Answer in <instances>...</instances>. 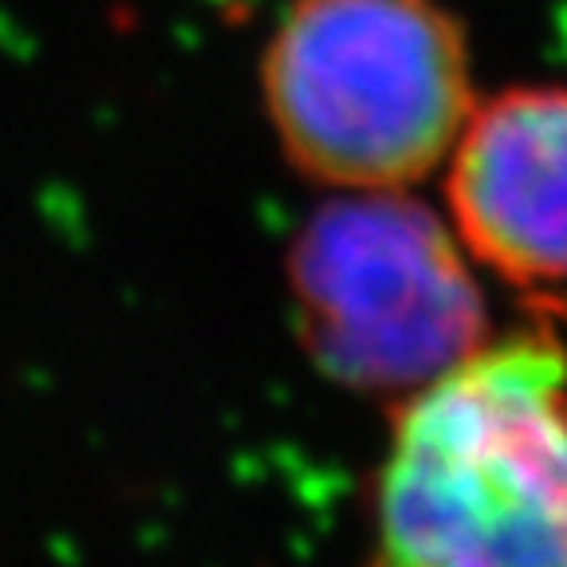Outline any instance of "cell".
Masks as SVG:
<instances>
[{
	"label": "cell",
	"instance_id": "cell-1",
	"mask_svg": "<svg viewBox=\"0 0 567 567\" xmlns=\"http://www.w3.org/2000/svg\"><path fill=\"white\" fill-rule=\"evenodd\" d=\"M359 567H567V347L496 331L394 402Z\"/></svg>",
	"mask_w": 567,
	"mask_h": 567
},
{
	"label": "cell",
	"instance_id": "cell-2",
	"mask_svg": "<svg viewBox=\"0 0 567 567\" xmlns=\"http://www.w3.org/2000/svg\"><path fill=\"white\" fill-rule=\"evenodd\" d=\"M257 83L284 162L328 194L417 189L481 99L445 0H288Z\"/></svg>",
	"mask_w": 567,
	"mask_h": 567
},
{
	"label": "cell",
	"instance_id": "cell-3",
	"mask_svg": "<svg viewBox=\"0 0 567 567\" xmlns=\"http://www.w3.org/2000/svg\"><path fill=\"white\" fill-rule=\"evenodd\" d=\"M284 280L311 367L390 406L496 336L481 268L414 189L328 194L296 225Z\"/></svg>",
	"mask_w": 567,
	"mask_h": 567
},
{
	"label": "cell",
	"instance_id": "cell-4",
	"mask_svg": "<svg viewBox=\"0 0 567 567\" xmlns=\"http://www.w3.org/2000/svg\"><path fill=\"white\" fill-rule=\"evenodd\" d=\"M445 221L481 272L540 292L567 284V83L481 95L442 166Z\"/></svg>",
	"mask_w": 567,
	"mask_h": 567
}]
</instances>
